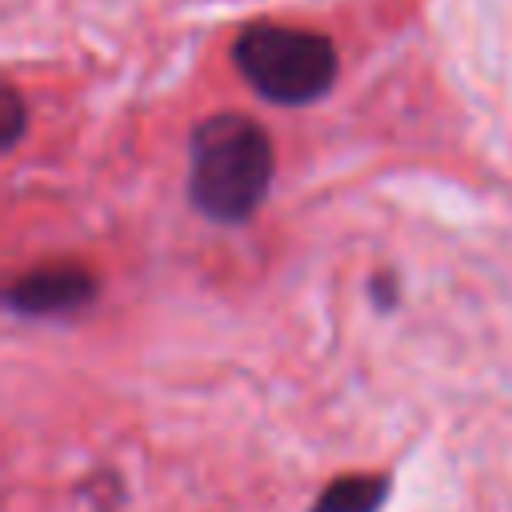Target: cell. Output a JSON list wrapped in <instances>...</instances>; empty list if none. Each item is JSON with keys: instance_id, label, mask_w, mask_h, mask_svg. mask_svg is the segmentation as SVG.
Segmentation results:
<instances>
[{"instance_id": "6da1fadb", "label": "cell", "mask_w": 512, "mask_h": 512, "mask_svg": "<svg viewBox=\"0 0 512 512\" xmlns=\"http://www.w3.org/2000/svg\"><path fill=\"white\" fill-rule=\"evenodd\" d=\"M276 156L268 132L240 112H212L188 144V196L216 224L248 220L272 188Z\"/></svg>"}, {"instance_id": "7a4b0ae2", "label": "cell", "mask_w": 512, "mask_h": 512, "mask_svg": "<svg viewBox=\"0 0 512 512\" xmlns=\"http://www.w3.org/2000/svg\"><path fill=\"white\" fill-rule=\"evenodd\" d=\"M232 60L252 92L272 104L304 108L336 84V48L328 36L296 24H252L240 32Z\"/></svg>"}, {"instance_id": "3957f363", "label": "cell", "mask_w": 512, "mask_h": 512, "mask_svg": "<svg viewBox=\"0 0 512 512\" xmlns=\"http://www.w3.org/2000/svg\"><path fill=\"white\" fill-rule=\"evenodd\" d=\"M92 296H96V280L84 268H72V264L24 272L8 288V304L20 316H64V312L84 308Z\"/></svg>"}, {"instance_id": "277c9868", "label": "cell", "mask_w": 512, "mask_h": 512, "mask_svg": "<svg viewBox=\"0 0 512 512\" xmlns=\"http://www.w3.org/2000/svg\"><path fill=\"white\" fill-rule=\"evenodd\" d=\"M388 500V476L380 472H352L332 480L308 512H380Z\"/></svg>"}, {"instance_id": "5b68a950", "label": "cell", "mask_w": 512, "mask_h": 512, "mask_svg": "<svg viewBox=\"0 0 512 512\" xmlns=\"http://www.w3.org/2000/svg\"><path fill=\"white\" fill-rule=\"evenodd\" d=\"M24 100H20V92L8 84L4 88V128H0V144L4 148H16V140H20V132H24Z\"/></svg>"}]
</instances>
